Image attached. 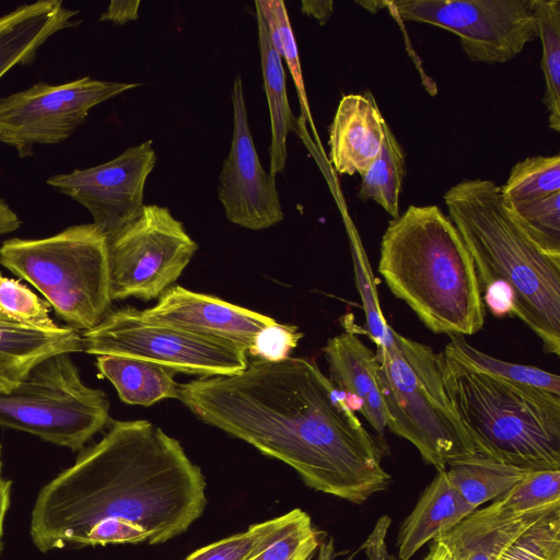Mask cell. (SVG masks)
Listing matches in <instances>:
<instances>
[{"mask_svg": "<svg viewBox=\"0 0 560 560\" xmlns=\"http://www.w3.org/2000/svg\"><path fill=\"white\" fill-rule=\"evenodd\" d=\"M178 400L205 423L289 465L316 491L362 504L392 481L383 440L312 360L258 359L233 375L179 384Z\"/></svg>", "mask_w": 560, "mask_h": 560, "instance_id": "obj_1", "label": "cell"}, {"mask_svg": "<svg viewBox=\"0 0 560 560\" xmlns=\"http://www.w3.org/2000/svg\"><path fill=\"white\" fill-rule=\"evenodd\" d=\"M206 480L180 443L148 420L110 421L102 440L39 491L30 533L42 551L165 542L197 521Z\"/></svg>", "mask_w": 560, "mask_h": 560, "instance_id": "obj_2", "label": "cell"}, {"mask_svg": "<svg viewBox=\"0 0 560 560\" xmlns=\"http://www.w3.org/2000/svg\"><path fill=\"white\" fill-rule=\"evenodd\" d=\"M474 264L481 292L504 284L512 293L511 315L560 355V256L539 247L506 206L500 186L464 179L443 196Z\"/></svg>", "mask_w": 560, "mask_h": 560, "instance_id": "obj_3", "label": "cell"}, {"mask_svg": "<svg viewBox=\"0 0 560 560\" xmlns=\"http://www.w3.org/2000/svg\"><path fill=\"white\" fill-rule=\"evenodd\" d=\"M378 272L431 331L465 337L482 329V292L470 254L438 206H409L388 223Z\"/></svg>", "mask_w": 560, "mask_h": 560, "instance_id": "obj_4", "label": "cell"}, {"mask_svg": "<svg viewBox=\"0 0 560 560\" xmlns=\"http://www.w3.org/2000/svg\"><path fill=\"white\" fill-rule=\"evenodd\" d=\"M439 355L444 389L478 453L536 470H560V395Z\"/></svg>", "mask_w": 560, "mask_h": 560, "instance_id": "obj_5", "label": "cell"}, {"mask_svg": "<svg viewBox=\"0 0 560 560\" xmlns=\"http://www.w3.org/2000/svg\"><path fill=\"white\" fill-rule=\"evenodd\" d=\"M377 381L387 429L410 442L436 471L477 453L446 396L439 355L392 327L376 345Z\"/></svg>", "mask_w": 560, "mask_h": 560, "instance_id": "obj_6", "label": "cell"}, {"mask_svg": "<svg viewBox=\"0 0 560 560\" xmlns=\"http://www.w3.org/2000/svg\"><path fill=\"white\" fill-rule=\"evenodd\" d=\"M0 264L77 330L94 328L110 312L108 241L94 223L44 238H9L0 246Z\"/></svg>", "mask_w": 560, "mask_h": 560, "instance_id": "obj_7", "label": "cell"}, {"mask_svg": "<svg viewBox=\"0 0 560 560\" xmlns=\"http://www.w3.org/2000/svg\"><path fill=\"white\" fill-rule=\"evenodd\" d=\"M104 392L89 387L70 353L37 363L11 390L0 393V424L72 451L109 422Z\"/></svg>", "mask_w": 560, "mask_h": 560, "instance_id": "obj_8", "label": "cell"}, {"mask_svg": "<svg viewBox=\"0 0 560 560\" xmlns=\"http://www.w3.org/2000/svg\"><path fill=\"white\" fill-rule=\"evenodd\" d=\"M82 339L89 354L140 359L201 377L233 375L248 364L242 349L149 320L131 306L110 311L97 326L83 331Z\"/></svg>", "mask_w": 560, "mask_h": 560, "instance_id": "obj_9", "label": "cell"}, {"mask_svg": "<svg viewBox=\"0 0 560 560\" xmlns=\"http://www.w3.org/2000/svg\"><path fill=\"white\" fill-rule=\"evenodd\" d=\"M385 8L402 22L454 33L474 62L505 63L538 38L535 0H399Z\"/></svg>", "mask_w": 560, "mask_h": 560, "instance_id": "obj_10", "label": "cell"}, {"mask_svg": "<svg viewBox=\"0 0 560 560\" xmlns=\"http://www.w3.org/2000/svg\"><path fill=\"white\" fill-rule=\"evenodd\" d=\"M108 241L112 300L160 298L180 277L198 244L166 207L145 205Z\"/></svg>", "mask_w": 560, "mask_h": 560, "instance_id": "obj_11", "label": "cell"}, {"mask_svg": "<svg viewBox=\"0 0 560 560\" xmlns=\"http://www.w3.org/2000/svg\"><path fill=\"white\" fill-rule=\"evenodd\" d=\"M137 86L91 77L57 85L37 82L0 98V142L20 158L32 156L34 145L63 142L93 107Z\"/></svg>", "mask_w": 560, "mask_h": 560, "instance_id": "obj_12", "label": "cell"}, {"mask_svg": "<svg viewBox=\"0 0 560 560\" xmlns=\"http://www.w3.org/2000/svg\"><path fill=\"white\" fill-rule=\"evenodd\" d=\"M155 162L148 140L106 163L52 175L47 184L82 205L109 240L140 215L145 206V182Z\"/></svg>", "mask_w": 560, "mask_h": 560, "instance_id": "obj_13", "label": "cell"}, {"mask_svg": "<svg viewBox=\"0 0 560 560\" xmlns=\"http://www.w3.org/2000/svg\"><path fill=\"white\" fill-rule=\"evenodd\" d=\"M233 135L219 177L218 197L232 223L258 231L284 218L276 175L266 172L256 151L247 116L242 78L231 92Z\"/></svg>", "mask_w": 560, "mask_h": 560, "instance_id": "obj_14", "label": "cell"}, {"mask_svg": "<svg viewBox=\"0 0 560 560\" xmlns=\"http://www.w3.org/2000/svg\"><path fill=\"white\" fill-rule=\"evenodd\" d=\"M140 313L149 320L223 341L247 353L256 336L276 323L269 316L179 285L170 287L153 307Z\"/></svg>", "mask_w": 560, "mask_h": 560, "instance_id": "obj_15", "label": "cell"}, {"mask_svg": "<svg viewBox=\"0 0 560 560\" xmlns=\"http://www.w3.org/2000/svg\"><path fill=\"white\" fill-rule=\"evenodd\" d=\"M323 352L331 384L383 440L387 415L377 381L375 352L349 328L329 338Z\"/></svg>", "mask_w": 560, "mask_h": 560, "instance_id": "obj_16", "label": "cell"}, {"mask_svg": "<svg viewBox=\"0 0 560 560\" xmlns=\"http://www.w3.org/2000/svg\"><path fill=\"white\" fill-rule=\"evenodd\" d=\"M385 125L370 91L343 95L329 127V160L334 168L362 177L380 154Z\"/></svg>", "mask_w": 560, "mask_h": 560, "instance_id": "obj_17", "label": "cell"}, {"mask_svg": "<svg viewBox=\"0 0 560 560\" xmlns=\"http://www.w3.org/2000/svg\"><path fill=\"white\" fill-rule=\"evenodd\" d=\"M559 506L513 512L493 501L433 540L443 542L453 560H499L523 532Z\"/></svg>", "mask_w": 560, "mask_h": 560, "instance_id": "obj_18", "label": "cell"}, {"mask_svg": "<svg viewBox=\"0 0 560 560\" xmlns=\"http://www.w3.org/2000/svg\"><path fill=\"white\" fill-rule=\"evenodd\" d=\"M78 14L61 0H38L0 15V80L14 67L31 63L55 34L79 25Z\"/></svg>", "mask_w": 560, "mask_h": 560, "instance_id": "obj_19", "label": "cell"}, {"mask_svg": "<svg viewBox=\"0 0 560 560\" xmlns=\"http://www.w3.org/2000/svg\"><path fill=\"white\" fill-rule=\"evenodd\" d=\"M79 351L82 334L70 326L42 330L0 319V393L14 388L44 359Z\"/></svg>", "mask_w": 560, "mask_h": 560, "instance_id": "obj_20", "label": "cell"}, {"mask_svg": "<svg viewBox=\"0 0 560 560\" xmlns=\"http://www.w3.org/2000/svg\"><path fill=\"white\" fill-rule=\"evenodd\" d=\"M472 511L451 485L445 470L438 471L401 524L397 537L399 560H409L429 540L451 530Z\"/></svg>", "mask_w": 560, "mask_h": 560, "instance_id": "obj_21", "label": "cell"}, {"mask_svg": "<svg viewBox=\"0 0 560 560\" xmlns=\"http://www.w3.org/2000/svg\"><path fill=\"white\" fill-rule=\"evenodd\" d=\"M96 366L126 404L148 407L163 399H178L175 372L166 366L122 355H98Z\"/></svg>", "mask_w": 560, "mask_h": 560, "instance_id": "obj_22", "label": "cell"}, {"mask_svg": "<svg viewBox=\"0 0 560 560\" xmlns=\"http://www.w3.org/2000/svg\"><path fill=\"white\" fill-rule=\"evenodd\" d=\"M258 26V45L264 89L267 96L270 114L271 142L269 147L270 166L272 175L283 172L287 164V137L294 129L295 120L291 112L282 58L273 48L267 23L256 8Z\"/></svg>", "mask_w": 560, "mask_h": 560, "instance_id": "obj_23", "label": "cell"}, {"mask_svg": "<svg viewBox=\"0 0 560 560\" xmlns=\"http://www.w3.org/2000/svg\"><path fill=\"white\" fill-rule=\"evenodd\" d=\"M444 470L451 485L474 510L504 494L532 472L478 452L450 460Z\"/></svg>", "mask_w": 560, "mask_h": 560, "instance_id": "obj_24", "label": "cell"}, {"mask_svg": "<svg viewBox=\"0 0 560 560\" xmlns=\"http://www.w3.org/2000/svg\"><path fill=\"white\" fill-rule=\"evenodd\" d=\"M405 175V151L386 122L380 154L362 176L358 197L375 201L395 219Z\"/></svg>", "mask_w": 560, "mask_h": 560, "instance_id": "obj_25", "label": "cell"}, {"mask_svg": "<svg viewBox=\"0 0 560 560\" xmlns=\"http://www.w3.org/2000/svg\"><path fill=\"white\" fill-rule=\"evenodd\" d=\"M538 38L541 42V70L545 79L542 102L549 128L560 131V0H535Z\"/></svg>", "mask_w": 560, "mask_h": 560, "instance_id": "obj_26", "label": "cell"}, {"mask_svg": "<svg viewBox=\"0 0 560 560\" xmlns=\"http://www.w3.org/2000/svg\"><path fill=\"white\" fill-rule=\"evenodd\" d=\"M443 351L488 375L560 395L559 375L533 365L493 358L471 346L464 336H450Z\"/></svg>", "mask_w": 560, "mask_h": 560, "instance_id": "obj_27", "label": "cell"}, {"mask_svg": "<svg viewBox=\"0 0 560 560\" xmlns=\"http://www.w3.org/2000/svg\"><path fill=\"white\" fill-rule=\"evenodd\" d=\"M506 203L525 202L560 192V155H536L517 162L500 186Z\"/></svg>", "mask_w": 560, "mask_h": 560, "instance_id": "obj_28", "label": "cell"}, {"mask_svg": "<svg viewBox=\"0 0 560 560\" xmlns=\"http://www.w3.org/2000/svg\"><path fill=\"white\" fill-rule=\"evenodd\" d=\"M319 542V534L311 516L301 509H294L248 560H310Z\"/></svg>", "mask_w": 560, "mask_h": 560, "instance_id": "obj_29", "label": "cell"}, {"mask_svg": "<svg viewBox=\"0 0 560 560\" xmlns=\"http://www.w3.org/2000/svg\"><path fill=\"white\" fill-rule=\"evenodd\" d=\"M256 8L260 11L270 35L273 48L285 63L293 78L301 108V118L313 126L308 102L303 81L301 63L298 54V46L292 31L285 4L282 0H257Z\"/></svg>", "mask_w": 560, "mask_h": 560, "instance_id": "obj_30", "label": "cell"}, {"mask_svg": "<svg viewBox=\"0 0 560 560\" xmlns=\"http://www.w3.org/2000/svg\"><path fill=\"white\" fill-rule=\"evenodd\" d=\"M506 206L539 247L551 255L560 256V192Z\"/></svg>", "mask_w": 560, "mask_h": 560, "instance_id": "obj_31", "label": "cell"}, {"mask_svg": "<svg viewBox=\"0 0 560 560\" xmlns=\"http://www.w3.org/2000/svg\"><path fill=\"white\" fill-rule=\"evenodd\" d=\"M0 313L13 323L42 330L60 328L49 316L48 304L25 284L0 275Z\"/></svg>", "mask_w": 560, "mask_h": 560, "instance_id": "obj_32", "label": "cell"}, {"mask_svg": "<svg viewBox=\"0 0 560 560\" xmlns=\"http://www.w3.org/2000/svg\"><path fill=\"white\" fill-rule=\"evenodd\" d=\"M499 560H560V506L523 532Z\"/></svg>", "mask_w": 560, "mask_h": 560, "instance_id": "obj_33", "label": "cell"}, {"mask_svg": "<svg viewBox=\"0 0 560 560\" xmlns=\"http://www.w3.org/2000/svg\"><path fill=\"white\" fill-rule=\"evenodd\" d=\"M493 501L513 512H526L560 504V470L532 471Z\"/></svg>", "mask_w": 560, "mask_h": 560, "instance_id": "obj_34", "label": "cell"}, {"mask_svg": "<svg viewBox=\"0 0 560 560\" xmlns=\"http://www.w3.org/2000/svg\"><path fill=\"white\" fill-rule=\"evenodd\" d=\"M287 517L288 513L254 524L244 532L197 549L185 560H248Z\"/></svg>", "mask_w": 560, "mask_h": 560, "instance_id": "obj_35", "label": "cell"}, {"mask_svg": "<svg viewBox=\"0 0 560 560\" xmlns=\"http://www.w3.org/2000/svg\"><path fill=\"white\" fill-rule=\"evenodd\" d=\"M354 279L361 298L369 337L375 345L383 341L390 326L382 312L376 282L366 255L358 241L352 246Z\"/></svg>", "mask_w": 560, "mask_h": 560, "instance_id": "obj_36", "label": "cell"}, {"mask_svg": "<svg viewBox=\"0 0 560 560\" xmlns=\"http://www.w3.org/2000/svg\"><path fill=\"white\" fill-rule=\"evenodd\" d=\"M301 338L302 334L295 326L276 322L256 336L248 353L266 361H280L289 357Z\"/></svg>", "mask_w": 560, "mask_h": 560, "instance_id": "obj_37", "label": "cell"}, {"mask_svg": "<svg viewBox=\"0 0 560 560\" xmlns=\"http://www.w3.org/2000/svg\"><path fill=\"white\" fill-rule=\"evenodd\" d=\"M390 525V518L383 515L376 522L372 533L369 535L361 549L365 550L369 560H395L387 551L386 535Z\"/></svg>", "mask_w": 560, "mask_h": 560, "instance_id": "obj_38", "label": "cell"}, {"mask_svg": "<svg viewBox=\"0 0 560 560\" xmlns=\"http://www.w3.org/2000/svg\"><path fill=\"white\" fill-rule=\"evenodd\" d=\"M140 0H113L101 14L100 21H109L117 25L136 21L139 16Z\"/></svg>", "mask_w": 560, "mask_h": 560, "instance_id": "obj_39", "label": "cell"}, {"mask_svg": "<svg viewBox=\"0 0 560 560\" xmlns=\"http://www.w3.org/2000/svg\"><path fill=\"white\" fill-rule=\"evenodd\" d=\"M301 10L304 14L315 19L320 25H324L334 12V1L303 0L301 2Z\"/></svg>", "mask_w": 560, "mask_h": 560, "instance_id": "obj_40", "label": "cell"}, {"mask_svg": "<svg viewBox=\"0 0 560 560\" xmlns=\"http://www.w3.org/2000/svg\"><path fill=\"white\" fill-rule=\"evenodd\" d=\"M11 481L2 478L0 475V551L2 548V533L4 517L10 505Z\"/></svg>", "mask_w": 560, "mask_h": 560, "instance_id": "obj_41", "label": "cell"}, {"mask_svg": "<svg viewBox=\"0 0 560 560\" xmlns=\"http://www.w3.org/2000/svg\"><path fill=\"white\" fill-rule=\"evenodd\" d=\"M318 553L316 560H334L335 558V544L334 539L329 538L327 540H320L319 546L317 548ZM357 551L348 556L343 560H353Z\"/></svg>", "mask_w": 560, "mask_h": 560, "instance_id": "obj_42", "label": "cell"}, {"mask_svg": "<svg viewBox=\"0 0 560 560\" xmlns=\"http://www.w3.org/2000/svg\"><path fill=\"white\" fill-rule=\"evenodd\" d=\"M423 560H453V556L443 542L433 540L430 551Z\"/></svg>", "mask_w": 560, "mask_h": 560, "instance_id": "obj_43", "label": "cell"}, {"mask_svg": "<svg viewBox=\"0 0 560 560\" xmlns=\"http://www.w3.org/2000/svg\"><path fill=\"white\" fill-rule=\"evenodd\" d=\"M1 467H2V463H1V446H0V475H1Z\"/></svg>", "mask_w": 560, "mask_h": 560, "instance_id": "obj_44", "label": "cell"}, {"mask_svg": "<svg viewBox=\"0 0 560 560\" xmlns=\"http://www.w3.org/2000/svg\"><path fill=\"white\" fill-rule=\"evenodd\" d=\"M0 319H7L9 320L8 318H5L1 313H0ZM11 322V320H10Z\"/></svg>", "mask_w": 560, "mask_h": 560, "instance_id": "obj_45", "label": "cell"}]
</instances>
